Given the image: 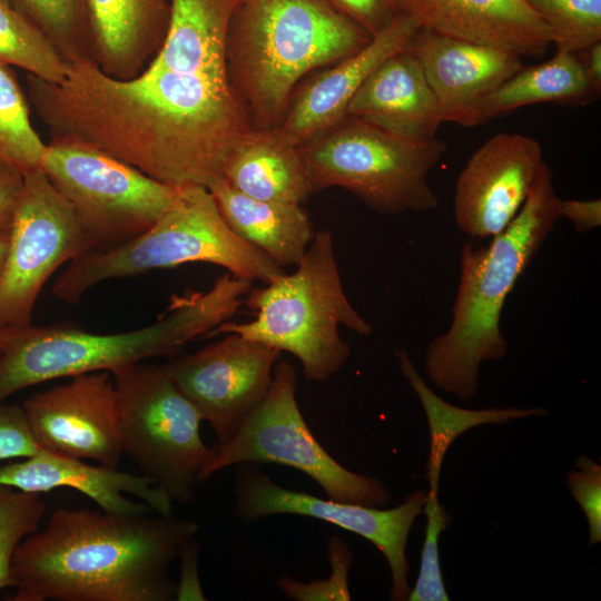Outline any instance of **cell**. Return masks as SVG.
Listing matches in <instances>:
<instances>
[{"label":"cell","instance_id":"cell-1","mask_svg":"<svg viewBox=\"0 0 601 601\" xmlns=\"http://www.w3.org/2000/svg\"><path fill=\"white\" fill-rule=\"evenodd\" d=\"M29 98L51 139L91 145L173 187L209 188L253 128L228 80L149 63L130 79L92 60L67 61L59 83L27 76Z\"/></svg>","mask_w":601,"mask_h":601},{"label":"cell","instance_id":"cell-2","mask_svg":"<svg viewBox=\"0 0 601 601\" xmlns=\"http://www.w3.org/2000/svg\"><path fill=\"white\" fill-rule=\"evenodd\" d=\"M199 526L171 515L57 508L11 563V601H169V568Z\"/></svg>","mask_w":601,"mask_h":601},{"label":"cell","instance_id":"cell-3","mask_svg":"<svg viewBox=\"0 0 601 601\" xmlns=\"http://www.w3.org/2000/svg\"><path fill=\"white\" fill-rule=\"evenodd\" d=\"M550 167L543 161L528 198L513 220L485 247L465 243L460 279L445 333L425 352L430 381L466 401L479 386L480 366L503 358L509 342L501 331L504 304L516 282L561 218Z\"/></svg>","mask_w":601,"mask_h":601},{"label":"cell","instance_id":"cell-4","mask_svg":"<svg viewBox=\"0 0 601 601\" xmlns=\"http://www.w3.org/2000/svg\"><path fill=\"white\" fill-rule=\"evenodd\" d=\"M252 282L223 275L206 292L174 295L158 319L142 328L96 334L70 324L12 328L0 353V403L27 387L93 372L115 375L154 357H175L209 335L244 305Z\"/></svg>","mask_w":601,"mask_h":601},{"label":"cell","instance_id":"cell-5","mask_svg":"<svg viewBox=\"0 0 601 601\" xmlns=\"http://www.w3.org/2000/svg\"><path fill=\"white\" fill-rule=\"evenodd\" d=\"M372 38L325 0H243L226 38L227 79L254 128L278 129L303 77Z\"/></svg>","mask_w":601,"mask_h":601},{"label":"cell","instance_id":"cell-6","mask_svg":"<svg viewBox=\"0 0 601 601\" xmlns=\"http://www.w3.org/2000/svg\"><path fill=\"white\" fill-rule=\"evenodd\" d=\"M253 321H227L209 335L235 333L294 355L312 382H325L351 355L339 327L368 336L373 327L349 303L328 229L315 233L293 273H283L244 299Z\"/></svg>","mask_w":601,"mask_h":601},{"label":"cell","instance_id":"cell-7","mask_svg":"<svg viewBox=\"0 0 601 601\" xmlns=\"http://www.w3.org/2000/svg\"><path fill=\"white\" fill-rule=\"evenodd\" d=\"M175 204L146 231L118 246L71 260L52 285V294L78 303L108 279L141 275L188 263H209L233 276L268 283L284 273L226 224L208 188L178 187Z\"/></svg>","mask_w":601,"mask_h":601},{"label":"cell","instance_id":"cell-8","mask_svg":"<svg viewBox=\"0 0 601 601\" xmlns=\"http://www.w3.org/2000/svg\"><path fill=\"white\" fill-rule=\"evenodd\" d=\"M446 149L437 138L410 140L347 116L299 152L314 194L339 187L373 211L398 215L439 207L427 177Z\"/></svg>","mask_w":601,"mask_h":601},{"label":"cell","instance_id":"cell-9","mask_svg":"<svg viewBox=\"0 0 601 601\" xmlns=\"http://www.w3.org/2000/svg\"><path fill=\"white\" fill-rule=\"evenodd\" d=\"M124 454L173 502L189 503L215 455L196 406L164 366L138 363L115 375Z\"/></svg>","mask_w":601,"mask_h":601},{"label":"cell","instance_id":"cell-10","mask_svg":"<svg viewBox=\"0 0 601 601\" xmlns=\"http://www.w3.org/2000/svg\"><path fill=\"white\" fill-rule=\"evenodd\" d=\"M40 167L72 207L92 250L118 246L149 229L179 191L76 140L51 139Z\"/></svg>","mask_w":601,"mask_h":601},{"label":"cell","instance_id":"cell-11","mask_svg":"<svg viewBox=\"0 0 601 601\" xmlns=\"http://www.w3.org/2000/svg\"><path fill=\"white\" fill-rule=\"evenodd\" d=\"M296 383L294 366L278 359L267 394L235 436L215 446V455L199 482L228 466L273 463L305 473L331 500L386 506L391 495L381 481L345 469L313 435L297 404Z\"/></svg>","mask_w":601,"mask_h":601},{"label":"cell","instance_id":"cell-12","mask_svg":"<svg viewBox=\"0 0 601 601\" xmlns=\"http://www.w3.org/2000/svg\"><path fill=\"white\" fill-rule=\"evenodd\" d=\"M91 250L72 207L43 170L26 174L0 273V327L31 325L37 299L50 276Z\"/></svg>","mask_w":601,"mask_h":601},{"label":"cell","instance_id":"cell-13","mask_svg":"<svg viewBox=\"0 0 601 601\" xmlns=\"http://www.w3.org/2000/svg\"><path fill=\"white\" fill-rule=\"evenodd\" d=\"M234 494V516L245 523L276 514H296L323 520L367 539L387 561L391 599L407 600L411 588L406 544L414 520L423 512L427 492L415 491L398 506L383 510L288 490L255 464H239Z\"/></svg>","mask_w":601,"mask_h":601},{"label":"cell","instance_id":"cell-14","mask_svg":"<svg viewBox=\"0 0 601 601\" xmlns=\"http://www.w3.org/2000/svg\"><path fill=\"white\" fill-rule=\"evenodd\" d=\"M279 357L276 348L226 333L219 341L177 355L162 366L221 445L235 436L267 394Z\"/></svg>","mask_w":601,"mask_h":601},{"label":"cell","instance_id":"cell-15","mask_svg":"<svg viewBox=\"0 0 601 601\" xmlns=\"http://www.w3.org/2000/svg\"><path fill=\"white\" fill-rule=\"evenodd\" d=\"M41 450L118 467L124 455L117 392L108 372L72 376L21 405Z\"/></svg>","mask_w":601,"mask_h":601},{"label":"cell","instance_id":"cell-16","mask_svg":"<svg viewBox=\"0 0 601 601\" xmlns=\"http://www.w3.org/2000/svg\"><path fill=\"white\" fill-rule=\"evenodd\" d=\"M543 161L542 147L533 137L500 132L489 138L455 181L457 228L472 239L501 233L520 211Z\"/></svg>","mask_w":601,"mask_h":601},{"label":"cell","instance_id":"cell-17","mask_svg":"<svg viewBox=\"0 0 601 601\" xmlns=\"http://www.w3.org/2000/svg\"><path fill=\"white\" fill-rule=\"evenodd\" d=\"M408 49L420 60L443 122L479 125L482 100L522 67L521 57L420 27Z\"/></svg>","mask_w":601,"mask_h":601},{"label":"cell","instance_id":"cell-18","mask_svg":"<svg viewBox=\"0 0 601 601\" xmlns=\"http://www.w3.org/2000/svg\"><path fill=\"white\" fill-rule=\"evenodd\" d=\"M0 485L37 494L72 489L93 501L101 511L112 514L156 512L169 516L173 512L169 495L144 474L104 464L91 465L41 449L20 461L0 465Z\"/></svg>","mask_w":601,"mask_h":601},{"label":"cell","instance_id":"cell-19","mask_svg":"<svg viewBox=\"0 0 601 601\" xmlns=\"http://www.w3.org/2000/svg\"><path fill=\"white\" fill-rule=\"evenodd\" d=\"M418 28L411 14L400 11L357 52L328 66L295 89L278 130L300 147L341 122L367 76L387 57L406 49Z\"/></svg>","mask_w":601,"mask_h":601},{"label":"cell","instance_id":"cell-20","mask_svg":"<svg viewBox=\"0 0 601 601\" xmlns=\"http://www.w3.org/2000/svg\"><path fill=\"white\" fill-rule=\"evenodd\" d=\"M420 27L494 47L519 57H540L553 37L526 0H397Z\"/></svg>","mask_w":601,"mask_h":601},{"label":"cell","instance_id":"cell-21","mask_svg":"<svg viewBox=\"0 0 601 601\" xmlns=\"http://www.w3.org/2000/svg\"><path fill=\"white\" fill-rule=\"evenodd\" d=\"M346 115L415 141L435 139L443 122L424 69L408 47L387 57L367 76Z\"/></svg>","mask_w":601,"mask_h":601},{"label":"cell","instance_id":"cell-22","mask_svg":"<svg viewBox=\"0 0 601 601\" xmlns=\"http://www.w3.org/2000/svg\"><path fill=\"white\" fill-rule=\"evenodd\" d=\"M91 60L107 75L144 71L167 35L169 0H87Z\"/></svg>","mask_w":601,"mask_h":601},{"label":"cell","instance_id":"cell-23","mask_svg":"<svg viewBox=\"0 0 601 601\" xmlns=\"http://www.w3.org/2000/svg\"><path fill=\"white\" fill-rule=\"evenodd\" d=\"M223 179L260 200L302 205L314 194L299 147L278 129L250 128L228 155Z\"/></svg>","mask_w":601,"mask_h":601},{"label":"cell","instance_id":"cell-24","mask_svg":"<svg viewBox=\"0 0 601 601\" xmlns=\"http://www.w3.org/2000/svg\"><path fill=\"white\" fill-rule=\"evenodd\" d=\"M228 227L278 267H295L315 236L298 204L260 200L239 193L224 179L209 188Z\"/></svg>","mask_w":601,"mask_h":601},{"label":"cell","instance_id":"cell-25","mask_svg":"<svg viewBox=\"0 0 601 601\" xmlns=\"http://www.w3.org/2000/svg\"><path fill=\"white\" fill-rule=\"evenodd\" d=\"M242 1L169 0L167 35L150 62L183 72L227 79L226 38L230 20Z\"/></svg>","mask_w":601,"mask_h":601},{"label":"cell","instance_id":"cell-26","mask_svg":"<svg viewBox=\"0 0 601 601\" xmlns=\"http://www.w3.org/2000/svg\"><path fill=\"white\" fill-rule=\"evenodd\" d=\"M601 89L585 72L577 52L556 50L549 60L522 67L487 95L479 106V125L534 104L587 106Z\"/></svg>","mask_w":601,"mask_h":601},{"label":"cell","instance_id":"cell-27","mask_svg":"<svg viewBox=\"0 0 601 601\" xmlns=\"http://www.w3.org/2000/svg\"><path fill=\"white\" fill-rule=\"evenodd\" d=\"M401 372L417 395L426 414L430 433V456L426 464L427 500H439V481L449 447L467 430L483 424H502L528 416H543L542 407L466 410L440 397L418 374L404 348L395 351Z\"/></svg>","mask_w":601,"mask_h":601},{"label":"cell","instance_id":"cell-28","mask_svg":"<svg viewBox=\"0 0 601 601\" xmlns=\"http://www.w3.org/2000/svg\"><path fill=\"white\" fill-rule=\"evenodd\" d=\"M29 111L11 67L0 61V161L23 176L41 168L47 147L32 126Z\"/></svg>","mask_w":601,"mask_h":601},{"label":"cell","instance_id":"cell-29","mask_svg":"<svg viewBox=\"0 0 601 601\" xmlns=\"http://www.w3.org/2000/svg\"><path fill=\"white\" fill-rule=\"evenodd\" d=\"M0 61L53 83L61 82L67 72V61L48 37L2 0Z\"/></svg>","mask_w":601,"mask_h":601},{"label":"cell","instance_id":"cell-30","mask_svg":"<svg viewBox=\"0 0 601 601\" xmlns=\"http://www.w3.org/2000/svg\"><path fill=\"white\" fill-rule=\"evenodd\" d=\"M53 43L66 61L90 59L87 0H2Z\"/></svg>","mask_w":601,"mask_h":601},{"label":"cell","instance_id":"cell-31","mask_svg":"<svg viewBox=\"0 0 601 601\" xmlns=\"http://www.w3.org/2000/svg\"><path fill=\"white\" fill-rule=\"evenodd\" d=\"M549 28L556 50L577 52L601 40V0H526Z\"/></svg>","mask_w":601,"mask_h":601},{"label":"cell","instance_id":"cell-32","mask_svg":"<svg viewBox=\"0 0 601 601\" xmlns=\"http://www.w3.org/2000/svg\"><path fill=\"white\" fill-rule=\"evenodd\" d=\"M47 504L37 493L0 485V591L12 588L11 563L20 543L38 530Z\"/></svg>","mask_w":601,"mask_h":601},{"label":"cell","instance_id":"cell-33","mask_svg":"<svg viewBox=\"0 0 601 601\" xmlns=\"http://www.w3.org/2000/svg\"><path fill=\"white\" fill-rule=\"evenodd\" d=\"M332 575L328 580L303 583L288 577L277 581L278 588L290 599L298 601L349 600L347 574L353 555L347 545L338 538L328 541Z\"/></svg>","mask_w":601,"mask_h":601},{"label":"cell","instance_id":"cell-34","mask_svg":"<svg viewBox=\"0 0 601 601\" xmlns=\"http://www.w3.org/2000/svg\"><path fill=\"white\" fill-rule=\"evenodd\" d=\"M569 492L584 512L589 525V546L601 542V465L580 455L568 473Z\"/></svg>","mask_w":601,"mask_h":601},{"label":"cell","instance_id":"cell-35","mask_svg":"<svg viewBox=\"0 0 601 601\" xmlns=\"http://www.w3.org/2000/svg\"><path fill=\"white\" fill-rule=\"evenodd\" d=\"M38 450L22 406L0 403V462L28 457Z\"/></svg>","mask_w":601,"mask_h":601},{"label":"cell","instance_id":"cell-36","mask_svg":"<svg viewBox=\"0 0 601 601\" xmlns=\"http://www.w3.org/2000/svg\"><path fill=\"white\" fill-rule=\"evenodd\" d=\"M371 37L380 33L400 13L397 0H325Z\"/></svg>","mask_w":601,"mask_h":601},{"label":"cell","instance_id":"cell-37","mask_svg":"<svg viewBox=\"0 0 601 601\" xmlns=\"http://www.w3.org/2000/svg\"><path fill=\"white\" fill-rule=\"evenodd\" d=\"M178 556L181 560V577L176 583L175 599L205 600L197 574L198 543L195 536L181 545Z\"/></svg>","mask_w":601,"mask_h":601},{"label":"cell","instance_id":"cell-38","mask_svg":"<svg viewBox=\"0 0 601 601\" xmlns=\"http://www.w3.org/2000/svg\"><path fill=\"white\" fill-rule=\"evenodd\" d=\"M560 216L570 220L575 230L587 233L601 225V200L561 199L559 200Z\"/></svg>","mask_w":601,"mask_h":601},{"label":"cell","instance_id":"cell-39","mask_svg":"<svg viewBox=\"0 0 601 601\" xmlns=\"http://www.w3.org/2000/svg\"><path fill=\"white\" fill-rule=\"evenodd\" d=\"M23 175L0 161V230H9Z\"/></svg>","mask_w":601,"mask_h":601},{"label":"cell","instance_id":"cell-40","mask_svg":"<svg viewBox=\"0 0 601 601\" xmlns=\"http://www.w3.org/2000/svg\"><path fill=\"white\" fill-rule=\"evenodd\" d=\"M577 55L591 81L601 89V40L577 51Z\"/></svg>","mask_w":601,"mask_h":601},{"label":"cell","instance_id":"cell-41","mask_svg":"<svg viewBox=\"0 0 601 601\" xmlns=\"http://www.w3.org/2000/svg\"><path fill=\"white\" fill-rule=\"evenodd\" d=\"M9 244V230H0V273L4 263Z\"/></svg>","mask_w":601,"mask_h":601},{"label":"cell","instance_id":"cell-42","mask_svg":"<svg viewBox=\"0 0 601 601\" xmlns=\"http://www.w3.org/2000/svg\"><path fill=\"white\" fill-rule=\"evenodd\" d=\"M12 328L0 327V353L2 352Z\"/></svg>","mask_w":601,"mask_h":601}]
</instances>
